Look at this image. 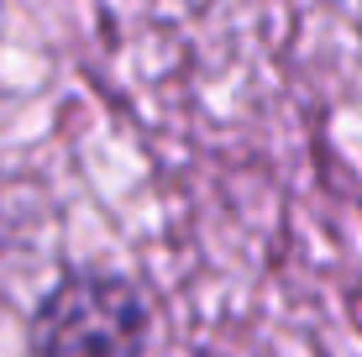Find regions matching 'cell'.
Returning <instances> with one entry per match:
<instances>
[{
    "mask_svg": "<svg viewBox=\"0 0 362 357\" xmlns=\"http://www.w3.org/2000/svg\"><path fill=\"white\" fill-rule=\"evenodd\" d=\"M153 310L142 289L105 268L64 274L32 310L37 357H142Z\"/></svg>",
    "mask_w": 362,
    "mask_h": 357,
    "instance_id": "6da1fadb",
    "label": "cell"
}]
</instances>
